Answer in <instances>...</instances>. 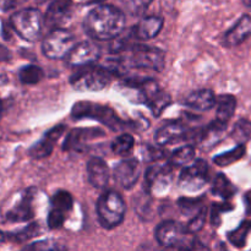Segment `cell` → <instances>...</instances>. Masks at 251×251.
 <instances>
[{"instance_id":"e0dca14e","label":"cell","mask_w":251,"mask_h":251,"mask_svg":"<svg viewBox=\"0 0 251 251\" xmlns=\"http://www.w3.org/2000/svg\"><path fill=\"white\" fill-rule=\"evenodd\" d=\"M251 36V16L244 15L239 21L225 33L223 44L226 47L239 46Z\"/></svg>"},{"instance_id":"4fadbf2b","label":"cell","mask_w":251,"mask_h":251,"mask_svg":"<svg viewBox=\"0 0 251 251\" xmlns=\"http://www.w3.org/2000/svg\"><path fill=\"white\" fill-rule=\"evenodd\" d=\"M141 174V164L136 158H126L119 162L114 168V178L122 188L132 189Z\"/></svg>"},{"instance_id":"f1b7e54d","label":"cell","mask_w":251,"mask_h":251,"mask_svg":"<svg viewBox=\"0 0 251 251\" xmlns=\"http://www.w3.org/2000/svg\"><path fill=\"white\" fill-rule=\"evenodd\" d=\"M73 203L74 200L71 194L64 190L58 191V193L53 196V199H51V208L60 211V212L65 213V215L66 212H69V211L71 210Z\"/></svg>"},{"instance_id":"7c38bea8","label":"cell","mask_w":251,"mask_h":251,"mask_svg":"<svg viewBox=\"0 0 251 251\" xmlns=\"http://www.w3.org/2000/svg\"><path fill=\"white\" fill-rule=\"evenodd\" d=\"M100 49L97 44L92 42H81V43L75 44L70 53L66 56V63L70 66H82L93 65L96 61L100 59Z\"/></svg>"},{"instance_id":"ffe728a7","label":"cell","mask_w":251,"mask_h":251,"mask_svg":"<svg viewBox=\"0 0 251 251\" xmlns=\"http://www.w3.org/2000/svg\"><path fill=\"white\" fill-rule=\"evenodd\" d=\"M87 176L91 185L97 189L104 188L109 181V169L104 159L92 157L87 162Z\"/></svg>"},{"instance_id":"f546056e","label":"cell","mask_w":251,"mask_h":251,"mask_svg":"<svg viewBox=\"0 0 251 251\" xmlns=\"http://www.w3.org/2000/svg\"><path fill=\"white\" fill-rule=\"evenodd\" d=\"M232 137L239 144H245V142L251 140V122L244 119L239 120L234 125Z\"/></svg>"},{"instance_id":"6da1fadb","label":"cell","mask_w":251,"mask_h":251,"mask_svg":"<svg viewBox=\"0 0 251 251\" xmlns=\"http://www.w3.org/2000/svg\"><path fill=\"white\" fill-rule=\"evenodd\" d=\"M124 28L125 14L113 5L93 7L83 21L85 32L96 41H113Z\"/></svg>"},{"instance_id":"277c9868","label":"cell","mask_w":251,"mask_h":251,"mask_svg":"<svg viewBox=\"0 0 251 251\" xmlns=\"http://www.w3.org/2000/svg\"><path fill=\"white\" fill-rule=\"evenodd\" d=\"M191 234L188 228L174 221L162 222L154 230V238L159 245L176 249H195V239Z\"/></svg>"},{"instance_id":"f35d334b","label":"cell","mask_w":251,"mask_h":251,"mask_svg":"<svg viewBox=\"0 0 251 251\" xmlns=\"http://www.w3.org/2000/svg\"><path fill=\"white\" fill-rule=\"evenodd\" d=\"M83 2H87V4H93V2H100L104 1V0H82Z\"/></svg>"},{"instance_id":"7a4b0ae2","label":"cell","mask_w":251,"mask_h":251,"mask_svg":"<svg viewBox=\"0 0 251 251\" xmlns=\"http://www.w3.org/2000/svg\"><path fill=\"white\" fill-rule=\"evenodd\" d=\"M96 210L100 226L105 229L118 227L123 222L126 212L123 198L113 190L105 191L100 196Z\"/></svg>"},{"instance_id":"83f0119b","label":"cell","mask_w":251,"mask_h":251,"mask_svg":"<svg viewBox=\"0 0 251 251\" xmlns=\"http://www.w3.org/2000/svg\"><path fill=\"white\" fill-rule=\"evenodd\" d=\"M250 230H251V221H244V222H243L237 229L228 233V240H229V242L237 248L244 247Z\"/></svg>"},{"instance_id":"30bf717a","label":"cell","mask_w":251,"mask_h":251,"mask_svg":"<svg viewBox=\"0 0 251 251\" xmlns=\"http://www.w3.org/2000/svg\"><path fill=\"white\" fill-rule=\"evenodd\" d=\"M210 179V168L203 159H196L181 171L179 186L186 191H198L207 184Z\"/></svg>"},{"instance_id":"ba28073f","label":"cell","mask_w":251,"mask_h":251,"mask_svg":"<svg viewBox=\"0 0 251 251\" xmlns=\"http://www.w3.org/2000/svg\"><path fill=\"white\" fill-rule=\"evenodd\" d=\"M75 44V37L71 32L64 28H55L51 29L43 39L42 51L47 58L58 60L66 58Z\"/></svg>"},{"instance_id":"9a60e30c","label":"cell","mask_w":251,"mask_h":251,"mask_svg":"<svg viewBox=\"0 0 251 251\" xmlns=\"http://www.w3.org/2000/svg\"><path fill=\"white\" fill-rule=\"evenodd\" d=\"M104 136L100 129H74L66 136L63 145L64 151H81L92 140Z\"/></svg>"},{"instance_id":"8fae6325","label":"cell","mask_w":251,"mask_h":251,"mask_svg":"<svg viewBox=\"0 0 251 251\" xmlns=\"http://www.w3.org/2000/svg\"><path fill=\"white\" fill-rule=\"evenodd\" d=\"M74 16L73 0H53L44 16V24L51 29L63 28Z\"/></svg>"},{"instance_id":"1f68e13d","label":"cell","mask_w":251,"mask_h":251,"mask_svg":"<svg viewBox=\"0 0 251 251\" xmlns=\"http://www.w3.org/2000/svg\"><path fill=\"white\" fill-rule=\"evenodd\" d=\"M179 208L181 210V212L184 215L195 216L199 211L202 208V205H201V199H180L178 202Z\"/></svg>"},{"instance_id":"484cf974","label":"cell","mask_w":251,"mask_h":251,"mask_svg":"<svg viewBox=\"0 0 251 251\" xmlns=\"http://www.w3.org/2000/svg\"><path fill=\"white\" fill-rule=\"evenodd\" d=\"M44 77V73L39 66L27 65L20 70L19 78L24 85H36Z\"/></svg>"},{"instance_id":"8992f818","label":"cell","mask_w":251,"mask_h":251,"mask_svg":"<svg viewBox=\"0 0 251 251\" xmlns=\"http://www.w3.org/2000/svg\"><path fill=\"white\" fill-rule=\"evenodd\" d=\"M127 51H130V55L126 59L123 58L126 66L150 69L154 71L163 70L164 64H166V54L159 48L135 43Z\"/></svg>"},{"instance_id":"d4e9b609","label":"cell","mask_w":251,"mask_h":251,"mask_svg":"<svg viewBox=\"0 0 251 251\" xmlns=\"http://www.w3.org/2000/svg\"><path fill=\"white\" fill-rule=\"evenodd\" d=\"M245 146L243 144L238 145L235 149L230 150V151L225 152V153H221L218 156L213 157V162H215L217 166L220 167H227L230 164L235 163L237 161L242 159L245 154Z\"/></svg>"},{"instance_id":"7402d4cb","label":"cell","mask_w":251,"mask_h":251,"mask_svg":"<svg viewBox=\"0 0 251 251\" xmlns=\"http://www.w3.org/2000/svg\"><path fill=\"white\" fill-rule=\"evenodd\" d=\"M237 108V100L232 95H222L217 100V117L216 120H218L222 124L227 125L228 122L232 119L233 114Z\"/></svg>"},{"instance_id":"4dcf8cb0","label":"cell","mask_w":251,"mask_h":251,"mask_svg":"<svg viewBox=\"0 0 251 251\" xmlns=\"http://www.w3.org/2000/svg\"><path fill=\"white\" fill-rule=\"evenodd\" d=\"M41 233V227L37 223H31L29 226H27L25 229L20 230L16 234H11L10 238L15 239V242L21 243V242H27V240L32 239V238L37 237V235Z\"/></svg>"},{"instance_id":"8d00e7d4","label":"cell","mask_w":251,"mask_h":251,"mask_svg":"<svg viewBox=\"0 0 251 251\" xmlns=\"http://www.w3.org/2000/svg\"><path fill=\"white\" fill-rule=\"evenodd\" d=\"M26 0H0V9L2 11H9V10L15 9L19 5L24 4Z\"/></svg>"},{"instance_id":"9c48e42d","label":"cell","mask_w":251,"mask_h":251,"mask_svg":"<svg viewBox=\"0 0 251 251\" xmlns=\"http://www.w3.org/2000/svg\"><path fill=\"white\" fill-rule=\"evenodd\" d=\"M34 189H27L10 207L5 211H0V221L4 222H27L34 216L33 211Z\"/></svg>"},{"instance_id":"44dd1931","label":"cell","mask_w":251,"mask_h":251,"mask_svg":"<svg viewBox=\"0 0 251 251\" xmlns=\"http://www.w3.org/2000/svg\"><path fill=\"white\" fill-rule=\"evenodd\" d=\"M216 103H217V100L215 97V93L207 88L194 91L184 100V104L186 107L194 110H199V112L210 110L211 108L215 107Z\"/></svg>"},{"instance_id":"d590c367","label":"cell","mask_w":251,"mask_h":251,"mask_svg":"<svg viewBox=\"0 0 251 251\" xmlns=\"http://www.w3.org/2000/svg\"><path fill=\"white\" fill-rule=\"evenodd\" d=\"M206 220V208H201L198 213L195 215V217L191 220V222L188 225V230L190 233H196L203 227Z\"/></svg>"},{"instance_id":"603a6c76","label":"cell","mask_w":251,"mask_h":251,"mask_svg":"<svg viewBox=\"0 0 251 251\" xmlns=\"http://www.w3.org/2000/svg\"><path fill=\"white\" fill-rule=\"evenodd\" d=\"M237 189L234 188L229 179L223 174H218L215 178L212 184V194L216 196H220L223 200H229L234 196Z\"/></svg>"},{"instance_id":"52a82bcc","label":"cell","mask_w":251,"mask_h":251,"mask_svg":"<svg viewBox=\"0 0 251 251\" xmlns=\"http://www.w3.org/2000/svg\"><path fill=\"white\" fill-rule=\"evenodd\" d=\"M12 29L27 42H36L43 28L44 19L37 9H24L15 12L10 19Z\"/></svg>"},{"instance_id":"2e32d148","label":"cell","mask_w":251,"mask_h":251,"mask_svg":"<svg viewBox=\"0 0 251 251\" xmlns=\"http://www.w3.org/2000/svg\"><path fill=\"white\" fill-rule=\"evenodd\" d=\"M66 130L65 125H58V126H54L53 129L49 130L48 132H46V135L43 136V139L39 140L36 145L29 149L28 153L29 156L33 157L36 159L46 158L49 154L51 153L54 149V145L61 137V135L64 134V131Z\"/></svg>"},{"instance_id":"3957f363","label":"cell","mask_w":251,"mask_h":251,"mask_svg":"<svg viewBox=\"0 0 251 251\" xmlns=\"http://www.w3.org/2000/svg\"><path fill=\"white\" fill-rule=\"evenodd\" d=\"M114 74L105 66L87 65L74 74L70 83L76 91L80 92H95L107 87L112 81Z\"/></svg>"},{"instance_id":"60d3db41","label":"cell","mask_w":251,"mask_h":251,"mask_svg":"<svg viewBox=\"0 0 251 251\" xmlns=\"http://www.w3.org/2000/svg\"><path fill=\"white\" fill-rule=\"evenodd\" d=\"M4 108L1 107V105H0V120H1V117H2V113H4Z\"/></svg>"},{"instance_id":"cb8c5ba5","label":"cell","mask_w":251,"mask_h":251,"mask_svg":"<svg viewBox=\"0 0 251 251\" xmlns=\"http://www.w3.org/2000/svg\"><path fill=\"white\" fill-rule=\"evenodd\" d=\"M194 159H195V149L191 145H188V146H183L176 150L172 153L169 163L173 167H183L190 164Z\"/></svg>"},{"instance_id":"ab89813d","label":"cell","mask_w":251,"mask_h":251,"mask_svg":"<svg viewBox=\"0 0 251 251\" xmlns=\"http://www.w3.org/2000/svg\"><path fill=\"white\" fill-rule=\"evenodd\" d=\"M243 2H244V4L247 5V6L251 7V0H243Z\"/></svg>"},{"instance_id":"ac0fdd59","label":"cell","mask_w":251,"mask_h":251,"mask_svg":"<svg viewBox=\"0 0 251 251\" xmlns=\"http://www.w3.org/2000/svg\"><path fill=\"white\" fill-rule=\"evenodd\" d=\"M163 19L159 16L144 17L139 24L135 25L131 32L136 41H150L158 36L163 27Z\"/></svg>"},{"instance_id":"5b68a950","label":"cell","mask_w":251,"mask_h":251,"mask_svg":"<svg viewBox=\"0 0 251 251\" xmlns=\"http://www.w3.org/2000/svg\"><path fill=\"white\" fill-rule=\"evenodd\" d=\"M71 115L74 119H95L107 125L109 129L118 131L125 127V123L109 107L96 104L92 102H77L73 107Z\"/></svg>"},{"instance_id":"e575fe53","label":"cell","mask_w":251,"mask_h":251,"mask_svg":"<svg viewBox=\"0 0 251 251\" xmlns=\"http://www.w3.org/2000/svg\"><path fill=\"white\" fill-rule=\"evenodd\" d=\"M66 215L65 213L60 212L58 210H54L50 208L48 215V226L50 229H59V228L63 227L64 222H65Z\"/></svg>"},{"instance_id":"d6a6232c","label":"cell","mask_w":251,"mask_h":251,"mask_svg":"<svg viewBox=\"0 0 251 251\" xmlns=\"http://www.w3.org/2000/svg\"><path fill=\"white\" fill-rule=\"evenodd\" d=\"M126 10L134 16H141L147 10L152 0H123Z\"/></svg>"},{"instance_id":"5bb4252c","label":"cell","mask_w":251,"mask_h":251,"mask_svg":"<svg viewBox=\"0 0 251 251\" xmlns=\"http://www.w3.org/2000/svg\"><path fill=\"white\" fill-rule=\"evenodd\" d=\"M172 164H153L145 174V185L149 190L161 191L168 188L172 181Z\"/></svg>"},{"instance_id":"74e56055","label":"cell","mask_w":251,"mask_h":251,"mask_svg":"<svg viewBox=\"0 0 251 251\" xmlns=\"http://www.w3.org/2000/svg\"><path fill=\"white\" fill-rule=\"evenodd\" d=\"M28 249H36V250H41V249H64L63 247H59V245H50L48 242H41V243H34V244L29 245Z\"/></svg>"},{"instance_id":"836d02e7","label":"cell","mask_w":251,"mask_h":251,"mask_svg":"<svg viewBox=\"0 0 251 251\" xmlns=\"http://www.w3.org/2000/svg\"><path fill=\"white\" fill-rule=\"evenodd\" d=\"M161 147L162 146H151V145H146V146L142 147V157H144L145 161L154 162L163 158V157L166 156V152H164Z\"/></svg>"},{"instance_id":"d6986e66","label":"cell","mask_w":251,"mask_h":251,"mask_svg":"<svg viewBox=\"0 0 251 251\" xmlns=\"http://www.w3.org/2000/svg\"><path fill=\"white\" fill-rule=\"evenodd\" d=\"M188 137V130L181 123H172L159 127L154 134V141L158 146L172 145Z\"/></svg>"},{"instance_id":"4316f807","label":"cell","mask_w":251,"mask_h":251,"mask_svg":"<svg viewBox=\"0 0 251 251\" xmlns=\"http://www.w3.org/2000/svg\"><path fill=\"white\" fill-rule=\"evenodd\" d=\"M135 145V140L132 135L122 134L113 141L112 151L119 156H126L132 151Z\"/></svg>"}]
</instances>
